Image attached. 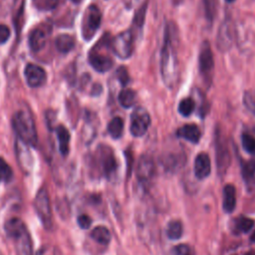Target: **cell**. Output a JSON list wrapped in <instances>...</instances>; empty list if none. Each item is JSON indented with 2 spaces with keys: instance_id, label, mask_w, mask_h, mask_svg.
<instances>
[{
  "instance_id": "1",
  "label": "cell",
  "mask_w": 255,
  "mask_h": 255,
  "mask_svg": "<svg viewBox=\"0 0 255 255\" xmlns=\"http://www.w3.org/2000/svg\"><path fill=\"white\" fill-rule=\"evenodd\" d=\"M171 36L172 30L166 26L160 52V73L164 85L169 89L173 87L176 80V54Z\"/></svg>"
},
{
  "instance_id": "2",
  "label": "cell",
  "mask_w": 255,
  "mask_h": 255,
  "mask_svg": "<svg viewBox=\"0 0 255 255\" xmlns=\"http://www.w3.org/2000/svg\"><path fill=\"white\" fill-rule=\"evenodd\" d=\"M6 234L14 239L17 255H33L32 239L24 222L19 218H11L5 223Z\"/></svg>"
},
{
  "instance_id": "3",
  "label": "cell",
  "mask_w": 255,
  "mask_h": 255,
  "mask_svg": "<svg viewBox=\"0 0 255 255\" xmlns=\"http://www.w3.org/2000/svg\"><path fill=\"white\" fill-rule=\"evenodd\" d=\"M13 128L19 137L24 143L36 146L38 141V135L36 130V126L32 116L24 111H18L13 117Z\"/></svg>"
},
{
  "instance_id": "4",
  "label": "cell",
  "mask_w": 255,
  "mask_h": 255,
  "mask_svg": "<svg viewBox=\"0 0 255 255\" xmlns=\"http://www.w3.org/2000/svg\"><path fill=\"white\" fill-rule=\"evenodd\" d=\"M34 208L36 213L41 220L43 226L49 230L53 225V216H52V207L50 203L49 193L45 187H41L34 199Z\"/></svg>"
},
{
  "instance_id": "5",
  "label": "cell",
  "mask_w": 255,
  "mask_h": 255,
  "mask_svg": "<svg viewBox=\"0 0 255 255\" xmlns=\"http://www.w3.org/2000/svg\"><path fill=\"white\" fill-rule=\"evenodd\" d=\"M101 21L102 13L98 6L90 5L86 10L82 23V35L85 40L89 41L94 37L101 25Z\"/></svg>"
},
{
  "instance_id": "6",
  "label": "cell",
  "mask_w": 255,
  "mask_h": 255,
  "mask_svg": "<svg viewBox=\"0 0 255 255\" xmlns=\"http://www.w3.org/2000/svg\"><path fill=\"white\" fill-rule=\"evenodd\" d=\"M133 41L134 35L129 30L120 33L117 35L111 43L112 50L117 57L126 60L132 55L133 51Z\"/></svg>"
},
{
  "instance_id": "7",
  "label": "cell",
  "mask_w": 255,
  "mask_h": 255,
  "mask_svg": "<svg viewBox=\"0 0 255 255\" xmlns=\"http://www.w3.org/2000/svg\"><path fill=\"white\" fill-rule=\"evenodd\" d=\"M150 126V117L142 107L135 108L130 115L129 130L133 136L143 135Z\"/></svg>"
},
{
  "instance_id": "8",
  "label": "cell",
  "mask_w": 255,
  "mask_h": 255,
  "mask_svg": "<svg viewBox=\"0 0 255 255\" xmlns=\"http://www.w3.org/2000/svg\"><path fill=\"white\" fill-rule=\"evenodd\" d=\"M215 154L218 172L223 174L230 164L231 157L227 140L218 128L215 131Z\"/></svg>"
},
{
  "instance_id": "9",
  "label": "cell",
  "mask_w": 255,
  "mask_h": 255,
  "mask_svg": "<svg viewBox=\"0 0 255 255\" xmlns=\"http://www.w3.org/2000/svg\"><path fill=\"white\" fill-rule=\"evenodd\" d=\"M234 25L232 21L230 19H225L221 23L216 37V46L218 50L222 53L230 50L234 42Z\"/></svg>"
},
{
  "instance_id": "10",
  "label": "cell",
  "mask_w": 255,
  "mask_h": 255,
  "mask_svg": "<svg viewBox=\"0 0 255 255\" xmlns=\"http://www.w3.org/2000/svg\"><path fill=\"white\" fill-rule=\"evenodd\" d=\"M198 66L201 76L210 80L214 69V58L208 41H204L201 44L198 56Z\"/></svg>"
},
{
  "instance_id": "11",
  "label": "cell",
  "mask_w": 255,
  "mask_h": 255,
  "mask_svg": "<svg viewBox=\"0 0 255 255\" xmlns=\"http://www.w3.org/2000/svg\"><path fill=\"white\" fill-rule=\"evenodd\" d=\"M26 82L31 88H38L45 84L47 80V74L45 70L35 64H28L24 71Z\"/></svg>"
},
{
  "instance_id": "12",
  "label": "cell",
  "mask_w": 255,
  "mask_h": 255,
  "mask_svg": "<svg viewBox=\"0 0 255 255\" xmlns=\"http://www.w3.org/2000/svg\"><path fill=\"white\" fill-rule=\"evenodd\" d=\"M154 161L148 154H142L137 162L136 176L142 183H147L154 174Z\"/></svg>"
},
{
  "instance_id": "13",
  "label": "cell",
  "mask_w": 255,
  "mask_h": 255,
  "mask_svg": "<svg viewBox=\"0 0 255 255\" xmlns=\"http://www.w3.org/2000/svg\"><path fill=\"white\" fill-rule=\"evenodd\" d=\"M89 63L97 72L100 73H105L111 70L114 65L112 58L94 50H92L89 54Z\"/></svg>"
},
{
  "instance_id": "14",
  "label": "cell",
  "mask_w": 255,
  "mask_h": 255,
  "mask_svg": "<svg viewBox=\"0 0 255 255\" xmlns=\"http://www.w3.org/2000/svg\"><path fill=\"white\" fill-rule=\"evenodd\" d=\"M211 171V163L209 155L205 152H200L194 159V173L198 179L206 178Z\"/></svg>"
},
{
  "instance_id": "15",
  "label": "cell",
  "mask_w": 255,
  "mask_h": 255,
  "mask_svg": "<svg viewBox=\"0 0 255 255\" xmlns=\"http://www.w3.org/2000/svg\"><path fill=\"white\" fill-rule=\"evenodd\" d=\"M101 163L106 176H111L117 169V160L109 146L101 147Z\"/></svg>"
},
{
  "instance_id": "16",
  "label": "cell",
  "mask_w": 255,
  "mask_h": 255,
  "mask_svg": "<svg viewBox=\"0 0 255 255\" xmlns=\"http://www.w3.org/2000/svg\"><path fill=\"white\" fill-rule=\"evenodd\" d=\"M176 135L192 143H197L201 137V131L196 125L188 124L180 127L176 130Z\"/></svg>"
},
{
  "instance_id": "17",
  "label": "cell",
  "mask_w": 255,
  "mask_h": 255,
  "mask_svg": "<svg viewBox=\"0 0 255 255\" xmlns=\"http://www.w3.org/2000/svg\"><path fill=\"white\" fill-rule=\"evenodd\" d=\"M46 33L39 28L34 29L29 35V46L33 52H38L42 50L46 45Z\"/></svg>"
},
{
  "instance_id": "18",
  "label": "cell",
  "mask_w": 255,
  "mask_h": 255,
  "mask_svg": "<svg viewBox=\"0 0 255 255\" xmlns=\"http://www.w3.org/2000/svg\"><path fill=\"white\" fill-rule=\"evenodd\" d=\"M236 206V190L232 184H226L223 188V209L232 212Z\"/></svg>"
},
{
  "instance_id": "19",
  "label": "cell",
  "mask_w": 255,
  "mask_h": 255,
  "mask_svg": "<svg viewBox=\"0 0 255 255\" xmlns=\"http://www.w3.org/2000/svg\"><path fill=\"white\" fill-rule=\"evenodd\" d=\"M56 134L59 141V149L62 155H67L69 152L70 132L64 126H58L56 128Z\"/></svg>"
},
{
  "instance_id": "20",
  "label": "cell",
  "mask_w": 255,
  "mask_h": 255,
  "mask_svg": "<svg viewBox=\"0 0 255 255\" xmlns=\"http://www.w3.org/2000/svg\"><path fill=\"white\" fill-rule=\"evenodd\" d=\"M55 46L61 53H69L75 47V39L69 34H60L55 40Z\"/></svg>"
},
{
  "instance_id": "21",
  "label": "cell",
  "mask_w": 255,
  "mask_h": 255,
  "mask_svg": "<svg viewBox=\"0 0 255 255\" xmlns=\"http://www.w3.org/2000/svg\"><path fill=\"white\" fill-rule=\"evenodd\" d=\"M119 103L125 109L131 108L136 101V94L131 89H124L119 94Z\"/></svg>"
},
{
  "instance_id": "22",
  "label": "cell",
  "mask_w": 255,
  "mask_h": 255,
  "mask_svg": "<svg viewBox=\"0 0 255 255\" xmlns=\"http://www.w3.org/2000/svg\"><path fill=\"white\" fill-rule=\"evenodd\" d=\"M92 238L102 245H108L111 241V233L105 226H97L91 232Z\"/></svg>"
},
{
  "instance_id": "23",
  "label": "cell",
  "mask_w": 255,
  "mask_h": 255,
  "mask_svg": "<svg viewBox=\"0 0 255 255\" xmlns=\"http://www.w3.org/2000/svg\"><path fill=\"white\" fill-rule=\"evenodd\" d=\"M108 131L113 138L115 139L120 138L123 135V131H124L123 119L120 117H115L114 119H112V121L108 125Z\"/></svg>"
},
{
  "instance_id": "24",
  "label": "cell",
  "mask_w": 255,
  "mask_h": 255,
  "mask_svg": "<svg viewBox=\"0 0 255 255\" xmlns=\"http://www.w3.org/2000/svg\"><path fill=\"white\" fill-rule=\"evenodd\" d=\"M145 11H146V3H143L139 9L136 11L134 18H133V22H132V27L130 29V31L132 32V34H138L139 32H141L142 30V25L144 23V18H145ZM135 37V36H134Z\"/></svg>"
},
{
  "instance_id": "25",
  "label": "cell",
  "mask_w": 255,
  "mask_h": 255,
  "mask_svg": "<svg viewBox=\"0 0 255 255\" xmlns=\"http://www.w3.org/2000/svg\"><path fill=\"white\" fill-rule=\"evenodd\" d=\"M182 232H183V227L180 221L172 220L168 223L166 228V235L169 239H172V240L179 239L182 235Z\"/></svg>"
},
{
  "instance_id": "26",
  "label": "cell",
  "mask_w": 255,
  "mask_h": 255,
  "mask_svg": "<svg viewBox=\"0 0 255 255\" xmlns=\"http://www.w3.org/2000/svg\"><path fill=\"white\" fill-rule=\"evenodd\" d=\"M217 0H203V9H204V15L206 20L209 22V24H212L214 21V18L217 13Z\"/></svg>"
},
{
  "instance_id": "27",
  "label": "cell",
  "mask_w": 255,
  "mask_h": 255,
  "mask_svg": "<svg viewBox=\"0 0 255 255\" xmlns=\"http://www.w3.org/2000/svg\"><path fill=\"white\" fill-rule=\"evenodd\" d=\"M195 109V103L191 98H185L181 100L178 105V113L182 117H189Z\"/></svg>"
},
{
  "instance_id": "28",
  "label": "cell",
  "mask_w": 255,
  "mask_h": 255,
  "mask_svg": "<svg viewBox=\"0 0 255 255\" xmlns=\"http://www.w3.org/2000/svg\"><path fill=\"white\" fill-rule=\"evenodd\" d=\"M242 146L250 154L255 155V137L249 133H243L241 135Z\"/></svg>"
},
{
  "instance_id": "29",
  "label": "cell",
  "mask_w": 255,
  "mask_h": 255,
  "mask_svg": "<svg viewBox=\"0 0 255 255\" xmlns=\"http://www.w3.org/2000/svg\"><path fill=\"white\" fill-rule=\"evenodd\" d=\"M0 175L1 178L5 181H10L13 177L12 168L2 157H0Z\"/></svg>"
},
{
  "instance_id": "30",
  "label": "cell",
  "mask_w": 255,
  "mask_h": 255,
  "mask_svg": "<svg viewBox=\"0 0 255 255\" xmlns=\"http://www.w3.org/2000/svg\"><path fill=\"white\" fill-rule=\"evenodd\" d=\"M254 225V220L248 217H240L237 221V228L241 232H249Z\"/></svg>"
},
{
  "instance_id": "31",
  "label": "cell",
  "mask_w": 255,
  "mask_h": 255,
  "mask_svg": "<svg viewBox=\"0 0 255 255\" xmlns=\"http://www.w3.org/2000/svg\"><path fill=\"white\" fill-rule=\"evenodd\" d=\"M243 103L247 110L255 116V95L250 92H245L243 96Z\"/></svg>"
},
{
  "instance_id": "32",
  "label": "cell",
  "mask_w": 255,
  "mask_h": 255,
  "mask_svg": "<svg viewBox=\"0 0 255 255\" xmlns=\"http://www.w3.org/2000/svg\"><path fill=\"white\" fill-rule=\"evenodd\" d=\"M116 74H117L118 80L120 81L121 85H123V86L128 85V83L129 82V76H128V70L126 69V67L121 66V67L117 70Z\"/></svg>"
},
{
  "instance_id": "33",
  "label": "cell",
  "mask_w": 255,
  "mask_h": 255,
  "mask_svg": "<svg viewBox=\"0 0 255 255\" xmlns=\"http://www.w3.org/2000/svg\"><path fill=\"white\" fill-rule=\"evenodd\" d=\"M172 254L173 255H192V251L188 245L179 244L173 248Z\"/></svg>"
},
{
  "instance_id": "34",
  "label": "cell",
  "mask_w": 255,
  "mask_h": 255,
  "mask_svg": "<svg viewBox=\"0 0 255 255\" xmlns=\"http://www.w3.org/2000/svg\"><path fill=\"white\" fill-rule=\"evenodd\" d=\"M255 173V159H252L243 164V174L245 177L253 176Z\"/></svg>"
},
{
  "instance_id": "35",
  "label": "cell",
  "mask_w": 255,
  "mask_h": 255,
  "mask_svg": "<svg viewBox=\"0 0 255 255\" xmlns=\"http://www.w3.org/2000/svg\"><path fill=\"white\" fill-rule=\"evenodd\" d=\"M79 226L82 229H88L92 224V219L87 214H82L77 219Z\"/></svg>"
},
{
  "instance_id": "36",
  "label": "cell",
  "mask_w": 255,
  "mask_h": 255,
  "mask_svg": "<svg viewBox=\"0 0 255 255\" xmlns=\"http://www.w3.org/2000/svg\"><path fill=\"white\" fill-rule=\"evenodd\" d=\"M10 37V29L8 26L1 24L0 25V44H4L5 42L8 41Z\"/></svg>"
},
{
  "instance_id": "37",
  "label": "cell",
  "mask_w": 255,
  "mask_h": 255,
  "mask_svg": "<svg viewBox=\"0 0 255 255\" xmlns=\"http://www.w3.org/2000/svg\"><path fill=\"white\" fill-rule=\"evenodd\" d=\"M245 255H255V251L254 250H251V251H248L247 253H245Z\"/></svg>"
},
{
  "instance_id": "38",
  "label": "cell",
  "mask_w": 255,
  "mask_h": 255,
  "mask_svg": "<svg viewBox=\"0 0 255 255\" xmlns=\"http://www.w3.org/2000/svg\"><path fill=\"white\" fill-rule=\"evenodd\" d=\"M74 3H80L82 0H72Z\"/></svg>"
},
{
  "instance_id": "39",
  "label": "cell",
  "mask_w": 255,
  "mask_h": 255,
  "mask_svg": "<svg viewBox=\"0 0 255 255\" xmlns=\"http://www.w3.org/2000/svg\"><path fill=\"white\" fill-rule=\"evenodd\" d=\"M226 2H228V3H232V2H234L235 0H225Z\"/></svg>"
},
{
  "instance_id": "40",
  "label": "cell",
  "mask_w": 255,
  "mask_h": 255,
  "mask_svg": "<svg viewBox=\"0 0 255 255\" xmlns=\"http://www.w3.org/2000/svg\"><path fill=\"white\" fill-rule=\"evenodd\" d=\"M1 179H2V178H1V175H0V180H1Z\"/></svg>"
},
{
  "instance_id": "41",
  "label": "cell",
  "mask_w": 255,
  "mask_h": 255,
  "mask_svg": "<svg viewBox=\"0 0 255 255\" xmlns=\"http://www.w3.org/2000/svg\"><path fill=\"white\" fill-rule=\"evenodd\" d=\"M129 1H130V2H132V1H133V0H129Z\"/></svg>"
}]
</instances>
